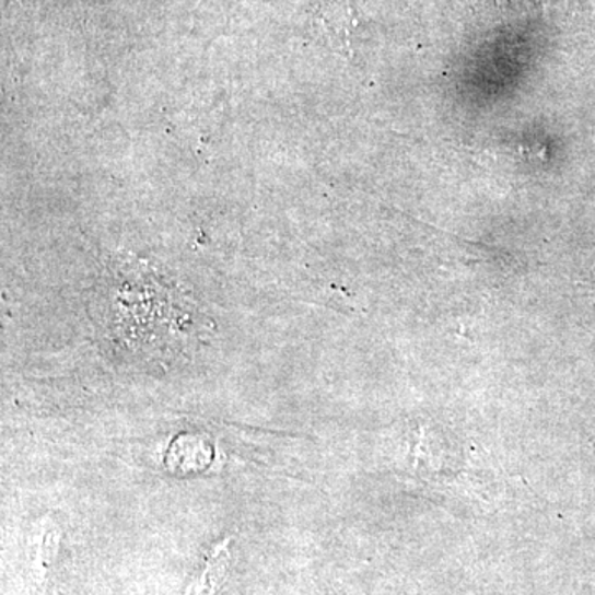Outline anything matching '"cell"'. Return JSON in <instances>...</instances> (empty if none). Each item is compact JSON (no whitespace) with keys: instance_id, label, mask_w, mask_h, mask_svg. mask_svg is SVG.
I'll use <instances>...</instances> for the list:
<instances>
[{"instance_id":"cell-1","label":"cell","mask_w":595,"mask_h":595,"mask_svg":"<svg viewBox=\"0 0 595 595\" xmlns=\"http://www.w3.org/2000/svg\"><path fill=\"white\" fill-rule=\"evenodd\" d=\"M228 542H220L207 559L206 569H203L202 578H200L194 595H215V592L219 591L220 584L228 575L229 562H231Z\"/></svg>"}]
</instances>
